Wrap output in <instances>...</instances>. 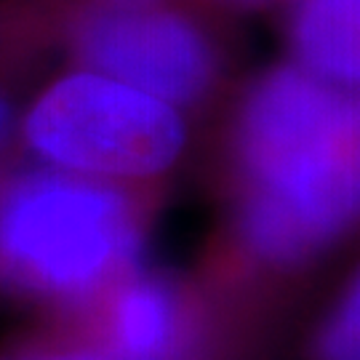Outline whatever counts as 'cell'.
Listing matches in <instances>:
<instances>
[{
	"label": "cell",
	"instance_id": "obj_1",
	"mask_svg": "<svg viewBox=\"0 0 360 360\" xmlns=\"http://www.w3.org/2000/svg\"><path fill=\"white\" fill-rule=\"evenodd\" d=\"M243 160L251 245L275 262L307 257L358 206V107L321 77L281 70L245 107Z\"/></svg>",
	"mask_w": 360,
	"mask_h": 360
},
{
	"label": "cell",
	"instance_id": "obj_3",
	"mask_svg": "<svg viewBox=\"0 0 360 360\" xmlns=\"http://www.w3.org/2000/svg\"><path fill=\"white\" fill-rule=\"evenodd\" d=\"M40 155L86 174L150 176L168 168L184 144L176 110L104 75L56 83L27 120Z\"/></svg>",
	"mask_w": 360,
	"mask_h": 360
},
{
	"label": "cell",
	"instance_id": "obj_6",
	"mask_svg": "<svg viewBox=\"0 0 360 360\" xmlns=\"http://www.w3.org/2000/svg\"><path fill=\"white\" fill-rule=\"evenodd\" d=\"M115 334L131 360H158L174 334V309L168 296L153 283H136L117 299Z\"/></svg>",
	"mask_w": 360,
	"mask_h": 360
},
{
	"label": "cell",
	"instance_id": "obj_2",
	"mask_svg": "<svg viewBox=\"0 0 360 360\" xmlns=\"http://www.w3.org/2000/svg\"><path fill=\"white\" fill-rule=\"evenodd\" d=\"M131 243L126 200L94 181L32 176L0 203V262L35 288L86 291L129 257Z\"/></svg>",
	"mask_w": 360,
	"mask_h": 360
},
{
	"label": "cell",
	"instance_id": "obj_7",
	"mask_svg": "<svg viewBox=\"0 0 360 360\" xmlns=\"http://www.w3.org/2000/svg\"><path fill=\"white\" fill-rule=\"evenodd\" d=\"M358 288H352L323 336L326 360H358Z\"/></svg>",
	"mask_w": 360,
	"mask_h": 360
},
{
	"label": "cell",
	"instance_id": "obj_9",
	"mask_svg": "<svg viewBox=\"0 0 360 360\" xmlns=\"http://www.w3.org/2000/svg\"><path fill=\"white\" fill-rule=\"evenodd\" d=\"M46 360H96V358H46Z\"/></svg>",
	"mask_w": 360,
	"mask_h": 360
},
{
	"label": "cell",
	"instance_id": "obj_8",
	"mask_svg": "<svg viewBox=\"0 0 360 360\" xmlns=\"http://www.w3.org/2000/svg\"><path fill=\"white\" fill-rule=\"evenodd\" d=\"M6 129H8V107L0 102V142L6 136Z\"/></svg>",
	"mask_w": 360,
	"mask_h": 360
},
{
	"label": "cell",
	"instance_id": "obj_5",
	"mask_svg": "<svg viewBox=\"0 0 360 360\" xmlns=\"http://www.w3.org/2000/svg\"><path fill=\"white\" fill-rule=\"evenodd\" d=\"M358 0L302 3L296 19V43L315 77L334 83L358 80Z\"/></svg>",
	"mask_w": 360,
	"mask_h": 360
},
{
	"label": "cell",
	"instance_id": "obj_4",
	"mask_svg": "<svg viewBox=\"0 0 360 360\" xmlns=\"http://www.w3.org/2000/svg\"><path fill=\"white\" fill-rule=\"evenodd\" d=\"M96 70L163 102H190L211 80V51L181 16L150 8H115L83 32Z\"/></svg>",
	"mask_w": 360,
	"mask_h": 360
}]
</instances>
